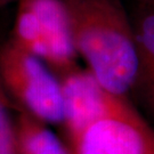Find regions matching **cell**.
I'll return each instance as SVG.
<instances>
[{
    "label": "cell",
    "mask_w": 154,
    "mask_h": 154,
    "mask_svg": "<svg viewBox=\"0 0 154 154\" xmlns=\"http://www.w3.org/2000/svg\"><path fill=\"white\" fill-rule=\"evenodd\" d=\"M77 54L97 82L129 98L138 69L130 17L121 0H63Z\"/></svg>",
    "instance_id": "obj_1"
},
{
    "label": "cell",
    "mask_w": 154,
    "mask_h": 154,
    "mask_svg": "<svg viewBox=\"0 0 154 154\" xmlns=\"http://www.w3.org/2000/svg\"><path fill=\"white\" fill-rule=\"evenodd\" d=\"M0 83L20 111L47 125L63 123L60 79L44 61L11 38L0 48Z\"/></svg>",
    "instance_id": "obj_2"
},
{
    "label": "cell",
    "mask_w": 154,
    "mask_h": 154,
    "mask_svg": "<svg viewBox=\"0 0 154 154\" xmlns=\"http://www.w3.org/2000/svg\"><path fill=\"white\" fill-rule=\"evenodd\" d=\"M11 39L58 77L78 67L63 0H20Z\"/></svg>",
    "instance_id": "obj_3"
},
{
    "label": "cell",
    "mask_w": 154,
    "mask_h": 154,
    "mask_svg": "<svg viewBox=\"0 0 154 154\" xmlns=\"http://www.w3.org/2000/svg\"><path fill=\"white\" fill-rule=\"evenodd\" d=\"M66 138L69 154H154V126L128 97Z\"/></svg>",
    "instance_id": "obj_4"
},
{
    "label": "cell",
    "mask_w": 154,
    "mask_h": 154,
    "mask_svg": "<svg viewBox=\"0 0 154 154\" xmlns=\"http://www.w3.org/2000/svg\"><path fill=\"white\" fill-rule=\"evenodd\" d=\"M17 154H69L67 147L47 123L20 111L14 119Z\"/></svg>",
    "instance_id": "obj_5"
},
{
    "label": "cell",
    "mask_w": 154,
    "mask_h": 154,
    "mask_svg": "<svg viewBox=\"0 0 154 154\" xmlns=\"http://www.w3.org/2000/svg\"><path fill=\"white\" fill-rule=\"evenodd\" d=\"M129 96L142 109L143 116H147L151 125L154 126V62L137 72Z\"/></svg>",
    "instance_id": "obj_6"
},
{
    "label": "cell",
    "mask_w": 154,
    "mask_h": 154,
    "mask_svg": "<svg viewBox=\"0 0 154 154\" xmlns=\"http://www.w3.org/2000/svg\"><path fill=\"white\" fill-rule=\"evenodd\" d=\"M9 99L0 83V154H17Z\"/></svg>",
    "instance_id": "obj_7"
},
{
    "label": "cell",
    "mask_w": 154,
    "mask_h": 154,
    "mask_svg": "<svg viewBox=\"0 0 154 154\" xmlns=\"http://www.w3.org/2000/svg\"><path fill=\"white\" fill-rule=\"evenodd\" d=\"M11 1H13V0H0V7L6 5V4H8V2H11Z\"/></svg>",
    "instance_id": "obj_8"
},
{
    "label": "cell",
    "mask_w": 154,
    "mask_h": 154,
    "mask_svg": "<svg viewBox=\"0 0 154 154\" xmlns=\"http://www.w3.org/2000/svg\"><path fill=\"white\" fill-rule=\"evenodd\" d=\"M144 1H146V2H149V5H152L154 7V0H144Z\"/></svg>",
    "instance_id": "obj_9"
}]
</instances>
